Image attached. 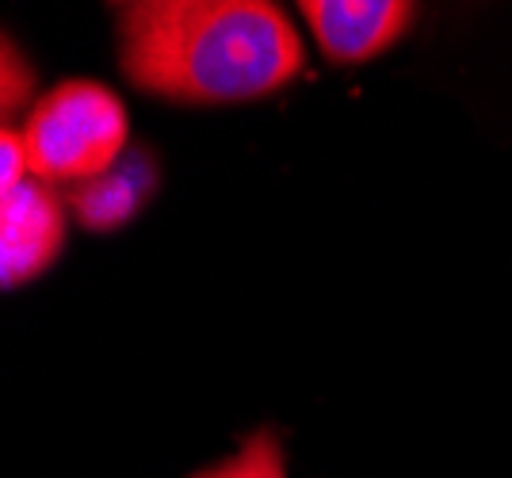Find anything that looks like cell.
I'll return each instance as SVG.
<instances>
[{
  "label": "cell",
  "instance_id": "6da1fadb",
  "mask_svg": "<svg viewBox=\"0 0 512 478\" xmlns=\"http://www.w3.org/2000/svg\"><path fill=\"white\" fill-rule=\"evenodd\" d=\"M119 66L130 85L172 104H245L291 85L306 46L268 0L115 4Z\"/></svg>",
  "mask_w": 512,
  "mask_h": 478
},
{
  "label": "cell",
  "instance_id": "7a4b0ae2",
  "mask_svg": "<svg viewBox=\"0 0 512 478\" xmlns=\"http://www.w3.org/2000/svg\"><path fill=\"white\" fill-rule=\"evenodd\" d=\"M130 119L123 100L96 81L50 88L20 131L27 176L43 184H88L127 150Z\"/></svg>",
  "mask_w": 512,
  "mask_h": 478
},
{
  "label": "cell",
  "instance_id": "3957f363",
  "mask_svg": "<svg viewBox=\"0 0 512 478\" xmlns=\"http://www.w3.org/2000/svg\"><path fill=\"white\" fill-rule=\"evenodd\" d=\"M65 245V203L43 180L0 192V291L39 280Z\"/></svg>",
  "mask_w": 512,
  "mask_h": 478
},
{
  "label": "cell",
  "instance_id": "277c9868",
  "mask_svg": "<svg viewBox=\"0 0 512 478\" xmlns=\"http://www.w3.org/2000/svg\"><path fill=\"white\" fill-rule=\"evenodd\" d=\"M299 16L325 62L360 66L406 35L417 8L406 0H302Z\"/></svg>",
  "mask_w": 512,
  "mask_h": 478
},
{
  "label": "cell",
  "instance_id": "5b68a950",
  "mask_svg": "<svg viewBox=\"0 0 512 478\" xmlns=\"http://www.w3.org/2000/svg\"><path fill=\"white\" fill-rule=\"evenodd\" d=\"M138 196H142V188L134 184V169L123 173L119 161H115L104 176H96V180L77 188L73 207L92 230H111L115 222H123L138 207Z\"/></svg>",
  "mask_w": 512,
  "mask_h": 478
},
{
  "label": "cell",
  "instance_id": "8992f818",
  "mask_svg": "<svg viewBox=\"0 0 512 478\" xmlns=\"http://www.w3.org/2000/svg\"><path fill=\"white\" fill-rule=\"evenodd\" d=\"M35 73L23 62V54L0 35V119H8L12 111H20L31 100Z\"/></svg>",
  "mask_w": 512,
  "mask_h": 478
},
{
  "label": "cell",
  "instance_id": "52a82bcc",
  "mask_svg": "<svg viewBox=\"0 0 512 478\" xmlns=\"http://www.w3.org/2000/svg\"><path fill=\"white\" fill-rule=\"evenodd\" d=\"M260 452H264V433L249 436L230 459H222V463H214L192 478H256L260 475Z\"/></svg>",
  "mask_w": 512,
  "mask_h": 478
},
{
  "label": "cell",
  "instance_id": "ba28073f",
  "mask_svg": "<svg viewBox=\"0 0 512 478\" xmlns=\"http://www.w3.org/2000/svg\"><path fill=\"white\" fill-rule=\"evenodd\" d=\"M23 180H27V157H23L20 131L0 127V192L16 188Z\"/></svg>",
  "mask_w": 512,
  "mask_h": 478
},
{
  "label": "cell",
  "instance_id": "9c48e42d",
  "mask_svg": "<svg viewBox=\"0 0 512 478\" xmlns=\"http://www.w3.org/2000/svg\"><path fill=\"white\" fill-rule=\"evenodd\" d=\"M256 478H287V459L272 433H264V452H260V475Z\"/></svg>",
  "mask_w": 512,
  "mask_h": 478
}]
</instances>
